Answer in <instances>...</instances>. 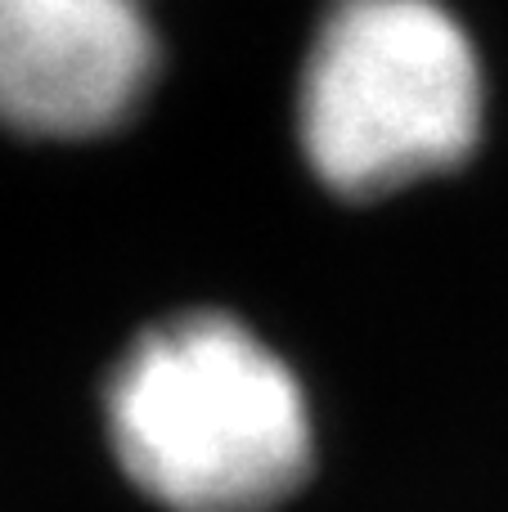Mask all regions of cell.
<instances>
[{"label":"cell","instance_id":"1","mask_svg":"<svg viewBox=\"0 0 508 512\" xmlns=\"http://www.w3.org/2000/svg\"><path fill=\"white\" fill-rule=\"evenodd\" d=\"M108 441L171 512H270L311 468V409L261 337L198 310L144 333L117 364Z\"/></svg>","mask_w":508,"mask_h":512},{"label":"cell","instance_id":"2","mask_svg":"<svg viewBox=\"0 0 508 512\" xmlns=\"http://www.w3.org/2000/svg\"><path fill=\"white\" fill-rule=\"evenodd\" d=\"M482 63L437 0H338L302 77V149L342 198L446 171L482 135Z\"/></svg>","mask_w":508,"mask_h":512},{"label":"cell","instance_id":"3","mask_svg":"<svg viewBox=\"0 0 508 512\" xmlns=\"http://www.w3.org/2000/svg\"><path fill=\"white\" fill-rule=\"evenodd\" d=\"M158 36L144 0H0V122L45 140L122 126L149 95Z\"/></svg>","mask_w":508,"mask_h":512}]
</instances>
